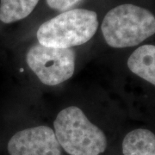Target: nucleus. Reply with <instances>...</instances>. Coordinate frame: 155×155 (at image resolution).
<instances>
[{"label": "nucleus", "instance_id": "f257e3e1", "mask_svg": "<svg viewBox=\"0 0 155 155\" xmlns=\"http://www.w3.org/2000/svg\"><path fill=\"white\" fill-rule=\"evenodd\" d=\"M102 33L111 48L137 46L155 34V17L148 10L125 4L111 9L102 22Z\"/></svg>", "mask_w": 155, "mask_h": 155}, {"label": "nucleus", "instance_id": "f03ea898", "mask_svg": "<svg viewBox=\"0 0 155 155\" xmlns=\"http://www.w3.org/2000/svg\"><path fill=\"white\" fill-rule=\"evenodd\" d=\"M54 127L59 144L68 154L100 155L106 150L104 133L78 107L62 110L56 116Z\"/></svg>", "mask_w": 155, "mask_h": 155}, {"label": "nucleus", "instance_id": "7ed1b4c3", "mask_svg": "<svg viewBox=\"0 0 155 155\" xmlns=\"http://www.w3.org/2000/svg\"><path fill=\"white\" fill-rule=\"evenodd\" d=\"M98 28L97 13L86 9H72L43 22L39 27L38 43L52 48H72L88 42Z\"/></svg>", "mask_w": 155, "mask_h": 155}, {"label": "nucleus", "instance_id": "20e7f679", "mask_svg": "<svg viewBox=\"0 0 155 155\" xmlns=\"http://www.w3.org/2000/svg\"><path fill=\"white\" fill-rule=\"evenodd\" d=\"M76 54L72 48L46 47L36 43L29 48L26 62L40 81L54 86L69 79L75 71Z\"/></svg>", "mask_w": 155, "mask_h": 155}, {"label": "nucleus", "instance_id": "39448f33", "mask_svg": "<svg viewBox=\"0 0 155 155\" xmlns=\"http://www.w3.org/2000/svg\"><path fill=\"white\" fill-rule=\"evenodd\" d=\"M7 149L10 155H61L54 131L47 126L18 131L10 139Z\"/></svg>", "mask_w": 155, "mask_h": 155}, {"label": "nucleus", "instance_id": "423d86ee", "mask_svg": "<svg viewBox=\"0 0 155 155\" xmlns=\"http://www.w3.org/2000/svg\"><path fill=\"white\" fill-rule=\"evenodd\" d=\"M127 67L138 77L155 85V45H144L133 52Z\"/></svg>", "mask_w": 155, "mask_h": 155}, {"label": "nucleus", "instance_id": "0eeeda50", "mask_svg": "<svg viewBox=\"0 0 155 155\" xmlns=\"http://www.w3.org/2000/svg\"><path fill=\"white\" fill-rule=\"evenodd\" d=\"M123 155H155V134L144 128L132 130L122 141Z\"/></svg>", "mask_w": 155, "mask_h": 155}, {"label": "nucleus", "instance_id": "6e6552de", "mask_svg": "<svg viewBox=\"0 0 155 155\" xmlns=\"http://www.w3.org/2000/svg\"><path fill=\"white\" fill-rule=\"evenodd\" d=\"M39 0H0V21L5 24L18 22L29 16Z\"/></svg>", "mask_w": 155, "mask_h": 155}, {"label": "nucleus", "instance_id": "1a4fd4ad", "mask_svg": "<svg viewBox=\"0 0 155 155\" xmlns=\"http://www.w3.org/2000/svg\"><path fill=\"white\" fill-rule=\"evenodd\" d=\"M81 0H46L49 8L57 11H69L71 8L76 5Z\"/></svg>", "mask_w": 155, "mask_h": 155}]
</instances>
